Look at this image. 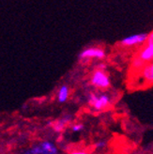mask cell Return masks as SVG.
<instances>
[{
    "label": "cell",
    "instance_id": "cell-1",
    "mask_svg": "<svg viewBox=\"0 0 153 154\" xmlns=\"http://www.w3.org/2000/svg\"><path fill=\"white\" fill-rule=\"evenodd\" d=\"M88 103L94 110L102 111L110 105L111 99L107 94H90L88 97Z\"/></svg>",
    "mask_w": 153,
    "mask_h": 154
},
{
    "label": "cell",
    "instance_id": "cell-2",
    "mask_svg": "<svg viewBox=\"0 0 153 154\" xmlns=\"http://www.w3.org/2000/svg\"><path fill=\"white\" fill-rule=\"evenodd\" d=\"M91 84L97 88L105 89L110 87V77L107 74L104 70H98L95 71L91 77Z\"/></svg>",
    "mask_w": 153,
    "mask_h": 154
},
{
    "label": "cell",
    "instance_id": "cell-3",
    "mask_svg": "<svg viewBox=\"0 0 153 154\" xmlns=\"http://www.w3.org/2000/svg\"><path fill=\"white\" fill-rule=\"evenodd\" d=\"M106 56L105 51L102 48H98V47H89L84 49L78 56V59L80 61H87L89 59H103Z\"/></svg>",
    "mask_w": 153,
    "mask_h": 154
},
{
    "label": "cell",
    "instance_id": "cell-4",
    "mask_svg": "<svg viewBox=\"0 0 153 154\" xmlns=\"http://www.w3.org/2000/svg\"><path fill=\"white\" fill-rule=\"evenodd\" d=\"M148 33H139V34H133L131 36L125 37L120 41V44L123 47H133L134 45H140L146 42Z\"/></svg>",
    "mask_w": 153,
    "mask_h": 154
},
{
    "label": "cell",
    "instance_id": "cell-5",
    "mask_svg": "<svg viewBox=\"0 0 153 154\" xmlns=\"http://www.w3.org/2000/svg\"><path fill=\"white\" fill-rule=\"evenodd\" d=\"M72 121V116L70 115H66L61 119L54 121V122H49L48 124L52 126L53 130L55 131L56 133H61L62 131L66 128V126Z\"/></svg>",
    "mask_w": 153,
    "mask_h": 154
},
{
    "label": "cell",
    "instance_id": "cell-6",
    "mask_svg": "<svg viewBox=\"0 0 153 154\" xmlns=\"http://www.w3.org/2000/svg\"><path fill=\"white\" fill-rule=\"evenodd\" d=\"M40 154H58L57 146L50 141H43L40 143Z\"/></svg>",
    "mask_w": 153,
    "mask_h": 154
},
{
    "label": "cell",
    "instance_id": "cell-7",
    "mask_svg": "<svg viewBox=\"0 0 153 154\" xmlns=\"http://www.w3.org/2000/svg\"><path fill=\"white\" fill-rule=\"evenodd\" d=\"M139 57L144 61L145 63L150 62L153 58V44H147L139 54Z\"/></svg>",
    "mask_w": 153,
    "mask_h": 154
},
{
    "label": "cell",
    "instance_id": "cell-8",
    "mask_svg": "<svg viewBox=\"0 0 153 154\" xmlns=\"http://www.w3.org/2000/svg\"><path fill=\"white\" fill-rule=\"evenodd\" d=\"M69 94H70V89H69L68 86H66V85L61 86L60 88L58 89V92H57V100H58V102L61 103H66L68 101Z\"/></svg>",
    "mask_w": 153,
    "mask_h": 154
},
{
    "label": "cell",
    "instance_id": "cell-9",
    "mask_svg": "<svg viewBox=\"0 0 153 154\" xmlns=\"http://www.w3.org/2000/svg\"><path fill=\"white\" fill-rule=\"evenodd\" d=\"M142 75L145 79L148 82H152L153 80V65L148 64L142 68Z\"/></svg>",
    "mask_w": 153,
    "mask_h": 154
},
{
    "label": "cell",
    "instance_id": "cell-10",
    "mask_svg": "<svg viewBox=\"0 0 153 154\" xmlns=\"http://www.w3.org/2000/svg\"><path fill=\"white\" fill-rule=\"evenodd\" d=\"M133 66L134 69L139 70V69H142L145 66V62L139 57V56H137L136 57H134V59L133 61Z\"/></svg>",
    "mask_w": 153,
    "mask_h": 154
},
{
    "label": "cell",
    "instance_id": "cell-11",
    "mask_svg": "<svg viewBox=\"0 0 153 154\" xmlns=\"http://www.w3.org/2000/svg\"><path fill=\"white\" fill-rule=\"evenodd\" d=\"M84 130V125L82 123H75L72 126V131L73 133H80Z\"/></svg>",
    "mask_w": 153,
    "mask_h": 154
},
{
    "label": "cell",
    "instance_id": "cell-12",
    "mask_svg": "<svg viewBox=\"0 0 153 154\" xmlns=\"http://www.w3.org/2000/svg\"><path fill=\"white\" fill-rule=\"evenodd\" d=\"M25 154H40V147H39V145L35 146V147H33L30 149L26 150L25 152Z\"/></svg>",
    "mask_w": 153,
    "mask_h": 154
},
{
    "label": "cell",
    "instance_id": "cell-13",
    "mask_svg": "<svg viewBox=\"0 0 153 154\" xmlns=\"http://www.w3.org/2000/svg\"><path fill=\"white\" fill-rule=\"evenodd\" d=\"M107 146V143L105 141H99L98 143H96V148L97 149H103Z\"/></svg>",
    "mask_w": 153,
    "mask_h": 154
},
{
    "label": "cell",
    "instance_id": "cell-14",
    "mask_svg": "<svg viewBox=\"0 0 153 154\" xmlns=\"http://www.w3.org/2000/svg\"><path fill=\"white\" fill-rule=\"evenodd\" d=\"M71 154H88V153L86 151H74V152H72Z\"/></svg>",
    "mask_w": 153,
    "mask_h": 154
},
{
    "label": "cell",
    "instance_id": "cell-15",
    "mask_svg": "<svg viewBox=\"0 0 153 154\" xmlns=\"http://www.w3.org/2000/svg\"><path fill=\"white\" fill-rule=\"evenodd\" d=\"M98 68H99V70H104V69H105V65L103 64V63H101V64H99Z\"/></svg>",
    "mask_w": 153,
    "mask_h": 154
}]
</instances>
